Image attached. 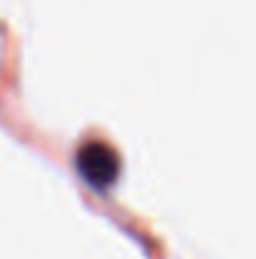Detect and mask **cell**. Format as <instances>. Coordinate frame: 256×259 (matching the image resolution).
Instances as JSON below:
<instances>
[{"label":"cell","mask_w":256,"mask_h":259,"mask_svg":"<svg viewBox=\"0 0 256 259\" xmlns=\"http://www.w3.org/2000/svg\"><path fill=\"white\" fill-rule=\"evenodd\" d=\"M76 166H78L81 176L98 191H106L118 179V171H121L118 154L103 141L85 144L76 156Z\"/></svg>","instance_id":"1"}]
</instances>
